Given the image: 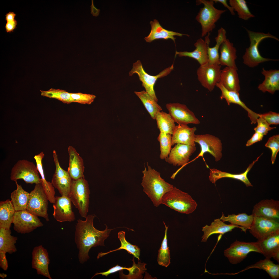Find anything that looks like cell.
<instances>
[{"instance_id": "6da1fadb", "label": "cell", "mask_w": 279, "mask_h": 279, "mask_svg": "<svg viewBox=\"0 0 279 279\" xmlns=\"http://www.w3.org/2000/svg\"><path fill=\"white\" fill-rule=\"evenodd\" d=\"M95 217L94 214L88 215L84 220L78 219L75 225V240L79 250L78 258L81 264L84 263L89 259V252L92 247L105 246V240L113 229H108L106 225L103 230L96 229L93 225Z\"/></svg>"}, {"instance_id": "7a4b0ae2", "label": "cell", "mask_w": 279, "mask_h": 279, "mask_svg": "<svg viewBox=\"0 0 279 279\" xmlns=\"http://www.w3.org/2000/svg\"><path fill=\"white\" fill-rule=\"evenodd\" d=\"M148 169L144 166L142 183L143 191L158 207L161 204L163 195L173 188L172 184L166 182L160 176V173L152 169L147 162Z\"/></svg>"}, {"instance_id": "3957f363", "label": "cell", "mask_w": 279, "mask_h": 279, "mask_svg": "<svg viewBox=\"0 0 279 279\" xmlns=\"http://www.w3.org/2000/svg\"><path fill=\"white\" fill-rule=\"evenodd\" d=\"M161 204L177 212L189 214L196 209L197 204L188 193L175 187L163 196Z\"/></svg>"}, {"instance_id": "277c9868", "label": "cell", "mask_w": 279, "mask_h": 279, "mask_svg": "<svg viewBox=\"0 0 279 279\" xmlns=\"http://www.w3.org/2000/svg\"><path fill=\"white\" fill-rule=\"evenodd\" d=\"M249 38L250 44L246 48L244 54L243 56V63L250 67H254L260 64L270 61H276L277 59L265 58L260 54L258 50L260 43L263 40L267 38L274 39L279 41L277 37L269 33L252 31L246 29Z\"/></svg>"}, {"instance_id": "5b68a950", "label": "cell", "mask_w": 279, "mask_h": 279, "mask_svg": "<svg viewBox=\"0 0 279 279\" xmlns=\"http://www.w3.org/2000/svg\"><path fill=\"white\" fill-rule=\"evenodd\" d=\"M196 2L197 5L202 4L204 5L200 9L195 18L201 26L202 37L215 28V23L226 10L216 9L214 6V2L213 0H198Z\"/></svg>"}, {"instance_id": "8992f818", "label": "cell", "mask_w": 279, "mask_h": 279, "mask_svg": "<svg viewBox=\"0 0 279 279\" xmlns=\"http://www.w3.org/2000/svg\"><path fill=\"white\" fill-rule=\"evenodd\" d=\"M90 194L89 184L84 177L72 180L69 197L80 215L85 218L89 211Z\"/></svg>"}, {"instance_id": "52a82bcc", "label": "cell", "mask_w": 279, "mask_h": 279, "mask_svg": "<svg viewBox=\"0 0 279 279\" xmlns=\"http://www.w3.org/2000/svg\"><path fill=\"white\" fill-rule=\"evenodd\" d=\"M254 252L264 254L261 245L259 242H245L236 240L228 248L224 250V256L232 264L239 263L250 252Z\"/></svg>"}, {"instance_id": "ba28073f", "label": "cell", "mask_w": 279, "mask_h": 279, "mask_svg": "<svg viewBox=\"0 0 279 279\" xmlns=\"http://www.w3.org/2000/svg\"><path fill=\"white\" fill-rule=\"evenodd\" d=\"M173 69V64L171 66L165 69L157 75H151L145 72L141 61L138 60L133 64L132 68L129 74L130 76L134 74H137L145 91L157 102L158 99L154 90L156 82L158 79L164 77L169 74Z\"/></svg>"}, {"instance_id": "9c48e42d", "label": "cell", "mask_w": 279, "mask_h": 279, "mask_svg": "<svg viewBox=\"0 0 279 279\" xmlns=\"http://www.w3.org/2000/svg\"><path fill=\"white\" fill-rule=\"evenodd\" d=\"M48 201L41 183L36 184L34 189L30 193L29 199L26 210L49 221L47 212Z\"/></svg>"}, {"instance_id": "30bf717a", "label": "cell", "mask_w": 279, "mask_h": 279, "mask_svg": "<svg viewBox=\"0 0 279 279\" xmlns=\"http://www.w3.org/2000/svg\"><path fill=\"white\" fill-rule=\"evenodd\" d=\"M39 173L36 166L33 162L23 159L18 160L14 165L10 178L14 181L22 179L26 183L36 184L41 183Z\"/></svg>"}, {"instance_id": "8fae6325", "label": "cell", "mask_w": 279, "mask_h": 279, "mask_svg": "<svg viewBox=\"0 0 279 279\" xmlns=\"http://www.w3.org/2000/svg\"><path fill=\"white\" fill-rule=\"evenodd\" d=\"M38 217L26 210L16 211L12 223L14 230L18 233L25 234L43 226V224Z\"/></svg>"}, {"instance_id": "7c38bea8", "label": "cell", "mask_w": 279, "mask_h": 279, "mask_svg": "<svg viewBox=\"0 0 279 279\" xmlns=\"http://www.w3.org/2000/svg\"><path fill=\"white\" fill-rule=\"evenodd\" d=\"M195 142L199 144L201 150L198 156L192 161L200 157L203 158V155L206 152L212 155L216 162L222 157V144L218 137L210 134H198L196 135Z\"/></svg>"}, {"instance_id": "4fadbf2b", "label": "cell", "mask_w": 279, "mask_h": 279, "mask_svg": "<svg viewBox=\"0 0 279 279\" xmlns=\"http://www.w3.org/2000/svg\"><path fill=\"white\" fill-rule=\"evenodd\" d=\"M250 233L260 241L275 234L279 233V221L254 216Z\"/></svg>"}, {"instance_id": "5bb4252c", "label": "cell", "mask_w": 279, "mask_h": 279, "mask_svg": "<svg viewBox=\"0 0 279 279\" xmlns=\"http://www.w3.org/2000/svg\"><path fill=\"white\" fill-rule=\"evenodd\" d=\"M53 156L56 168L51 182L61 196L69 197L72 180L68 171L61 167L58 155L55 150L53 151Z\"/></svg>"}, {"instance_id": "9a60e30c", "label": "cell", "mask_w": 279, "mask_h": 279, "mask_svg": "<svg viewBox=\"0 0 279 279\" xmlns=\"http://www.w3.org/2000/svg\"><path fill=\"white\" fill-rule=\"evenodd\" d=\"M221 66L207 64L200 65L197 71L198 81L202 86L209 91L214 89L220 81Z\"/></svg>"}, {"instance_id": "2e32d148", "label": "cell", "mask_w": 279, "mask_h": 279, "mask_svg": "<svg viewBox=\"0 0 279 279\" xmlns=\"http://www.w3.org/2000/svg\"><path fill=\"white\" fill-rule=\"evenodd\" d=\"M166 107L175 122L178 124L198 125L200 123L193 112L184 104L169 103L166 104Z\"/></svg>"}, {"instance_id": "e0dca14e", "label": "cell", "mask_w": 279, "mask_h": 279, "mask_svg": "<svg viewBox=\"0 0 279 279\" xmlns=\"http://www.w3.org/2000/svg\"><path fill=\"white\" fill-rule=\"evenodd\" d=\"M71 202L69 197L65 196H56L55 202L53 204L54 218L58 222L74 221L75 217L73 211Z\"/></svg>"}, {"instance_id": "ac0fdd59", "label": "cell", "mask_w": 279, "mask_h": 279, "mask_svg": "<svg viewBox=\"0 0 279 279\" xmlns=\"http://www.w3.org/2000/svg\"><path fill=\"white\" fill-rule=\"evenodd\" d=\"M195 146L178 143L172 148L166 162L173 166H183L189 160L190 156L196 150Z\"/></svg>"}, {"instance_id": "d6986e66", "label": "cell", "mask_w": 279, "mask_h": 279, "mask_svg": "<svg viewBox=\"0 0 279 279\" xmlns=\"http://www.w3.org/2000/svg\"><path fill=\"white\" fill-rule=\"evenodd\" d=\"M32 268L36 270L38 275L52 279L49 272L50 259L47 249L41 245L35 246L32 251Z\"/></svg>"}, {"instance_id": "ffe728a7", "label": "cell", "mask_w": 279, "mask_h": 279, "mask_svg": "<svg viewBox=\"0 0 279 279\" xmlns=\"http://www.w3.org/2000/svg\"><path fill=\"white\" fill-rule=\"evenodd\" d=\"M254 216L279 221V201L264 199L256 204L252 211Z\"/></svg>"}, {"instance_id": "44dd1931", "label": "cell", "mask_w": 279, "mask_h": 279, "mask_svg": "<svg viewBox=\"0 0 279 279\" xmlns=\"http://www.w3.org/2000/svg\"><path fill=\"white\" fill-rule=\"evenodd\" d=\"M210 33L207 34L205 40L202 38L197 40L194 44L196 49L192 51L178 52L176 51L175 57L178 55L180 57H187L192 58L196 60L200 65L207 64L208 63L207 49L210 41Z\"/></svg>"}, {"instance_id": "7402d4cb", "label": "cell", "mask_w": 279, "mask_h": 279, "mask_svg": "<svg viewBox=\"0 0 279 279\" xmlns=\"http://www.w3.org/2000/svg\"><path fill=\"white\" fill-rule=\"evenodd\" d=\"M216 86L221 90V95L220 99H224L229 105L231 103L238 104L241 106L248 113V116L250 118L251 124L257 123V119L259 117L258 114L257 113L248 108L241 100L239 92L229 90L225 88L220 83H216Z\"/></svg>"}, {"instance_id": "603a6c76", "label": "cell", "mask_w": 279, "mask_h": 279, "mask_svg": "<svg viewBox=\"0 0 279 279\" xmlns=\"http://www.w3.org/2000/svg\"><path fill=\"white\" fill-rule=\"evenodd\" d=\"M196 130V127L190 128L187 125L176 126L172 136V146L178 143L195 146Z\"/></svg>"}, {"instance_id": "cb8c5ba5", "label": "cell", "mask_w": 279, "mask_h": 279, "mask_svg": "<svg viewBox=\"0 0 279 279\" xmlns=\"http://www.w3.org/2000/svg\"><path fill=\"white\" fill-rule=\"evenodd\" d=\"M69 156L67 171L73 180L84 177L83 160L75 148L69 146L68 148Z\"/></svg>"}, {"instance_id": "d4e9b609", "label": "cell", "mask_w": 279, "mask_h": 279, "mask_svg": "<svg viewBox=\"0 0 279 279\" xmlns=\"http://www.w3.org/2000/svg\"><path fill=\"white\" fill-rule=\"evenodd\" d=\"M236 228L241 229L243 231L246 232V230L242 227L231 224H227L220 219H215L210 226L207 225L203 227L202 230L204 232V234L202 237L201 241L206 242L208 238L213 234H219L223 235L226 233L231 231L233 229Z\"/></svg>"}, {"instance_id": "484cf974", "label": "cell", "mask_w": 279, "mask_h": 279, "mask_svg": "<svg viewBox=\"0 0 279 279\" xmlns=\"http://www.w3.org/2000/svg\"><path fill=\"white\" fill-rule=\"evenodd\" d=\"M260 156L257 159L254 161L248 167L246 170L243 173L240 174H233L224 172L217 169H210L209 179L213 183L215 184L216 181L219 179L223 178H229L239 180L246 185V187H252L247 177L249 172L252 167L254 164L257 162Z\"/></svg>"}, {"instance_id": "4316f807", "label": "cell", "mask_w": 279, "mask_h": 279, "mask_svg": "<svg viewBox=\"0 0 279 279\" xmlns=\"http://www.w3.org/2000/svg\"><path fill=\"white\" fill-rule=\"evenodd\" d=\"M150 24L151 27V30L149 35L144 38L146 42L150 43L156 40L160 39L168 40L172 39L175 43L176 38L174 36L182 37L183 35L188 36V34H185L173 31L166 30L162 27L159 22L156 19L150 21Z\"/></svg>"}, {"instance_id": "83f0119b", "label": "cell", "mask_w": 279, "mask_h": 279, "mask_svg": "<svg viewBox=\"0 0 279 279\" xmlns=\"http://www.w3.org/2000/svg\"><path fill=\"white\" fill-rule=\"evenodd\" d=\"M219 50L220 65L237 69L235 63L236 50L233 43L227 39L221 44Z\"/></svg>"}, {"instance_id": "f1b7e54d", "label": "cell", "mask_w": 279, "mask_h": 279, "mask_svg": "<svg viewBox=\"0 0 279 279\" xmlns=\"http://www.w3.org/2000/svg\"><path fill=\"white\" fill-rule=\"evenodd\" d=\"M261 73L265 76V79L258 86L260 90L263 92H267L273 94L279 90V70H267L263 68Z\"/></svg>"}, {"instance_id": "f546056e", "label": "cell", "mask_w": 279, "mask_h": 279, "mask_svg": "<svg viewBox=\"0 0 279 279\" xmlns=\"http://www.w3.org/2000/svg\"><path fill=\"white\" fill-rule=\"evenodd\" d=\"M237 70L226 67L221 71L219 82L227 89L239 92L241 88Z\"/></svg>"}, {"instance_id": "4dcf8cb0", "label": "cell", "mask_w": 279, "mask_h": 279, "mask_svg": "<svg viewBox=\"0 0 279 279\" xmlns=\"http://www.w3.org/2000/svg\"><path fill=\"white\" fill-rule=\"evenodd\" d=\"M260 243L263 255L266 258H273L279 262V233L272 235L258 241Z\"/></svg>"}, {"instance_id": "1f68e13d", "label": "cell", "mask_w": 279, "mask_h": 279, "mask_svg": "<svg viewBox=\"0 0 279 279\" xmlns=\"http://www.w3.org/2000/svg\"><path fill=\"white\" fill-rule=\"evenodd\" d=\"M44 156L43 152L42 151L35 155L34 158L35 160L38 171L41 177V183L47 196L49 201L51 203L53 204L56 200L55 191V188L51 182L47 181L45 177L42 164V160Z\"/></svg>"}, {"instance_id": "d6a6232c", "label": "cell", "mask_w": 279, "mask_h": 279, "mask_svg": "<svg viewBox=\"0 0 279 279\" xmlns=\"http://www.w3.org/2000/svg\"><path fill=\"white\" fill-rule=\"evenodd\" d=\"M16 212L11 200L9 199L0 202V228L10 229Z\"/></svg>"}, {"instance_id": "836d02e7", "label": "cell", "mask_w": 279, "mask_h": 279, "mask_svg": "<svg viewBox=\"0 0 279 279\" xmlns=\"http://www.w3.org/2000/svg\"><path fill=\"white\" fill-rule=\"evenodd\" d=\"M15 182L17 188L11 193V201L16 211L26 210L29 199L30 193L24 190L17 181Z\"/></svg>"}, {"instance_id": "e575fe53", "label": "cell", "mask_w": 279, "mask_h": 279, "mask_svg": "<svg viewBox=\"0 0 279 279\" xmlns=\"http://www.w3.org/2000/svg\"><path fill=\"white\" fill-rule=\"evenodd\" d=\"M252 268H257L265 270L272 279H277L279 278V265L275 264L270 259L266 258L264 259L260 260L253 264L248 266L234 274H238Z\"/></svg>"}, {"instance_id": "d590c367", "label": "cell", "mask_w": 279, "mask_h": 279, "mask_svg": "<svg viewBox=\"0 0 279 279\" xmlns=\"http://www.w3.org/2000/svg\"><path fill=\"white\" fill-rule=\"evenodd\" d=\"M11 233L10 229L0 228V251L10 254L17 251L15 244L18 238Z\"/></svg>"}, {"instance_id": "8d00e7d4", "label": "cell", "mask_w": 279, "mask_h": 279, "mask_svg": "<svg viewBox=\"0 0 279 279\" xmlns=\"http://www.w3.org/2000/svg\"><path fill=\"white\" fill-rule=\"evenodd\" d=\"M226 31L221 27L218 31V35L215 38L216 44L212 47L208 46L207 49L208 63L211 64L220 65L219 51L222 43L227 39Z\"/></svg>"}, {"instance_id": "74e56055", "label": "cell", "mask_w": 279, "mask_h": 279, "mask_svg": "<svg viewBox=\"0 0 279 279\" xmlns=\"http://www.w3.org/2000/svg\"><path fill=\"white\" fill-rule=\"evenodd\" d=\"M253 218L252 214L248 215L246 213H243L237 215H228L227 216H226L222 213L220 219L223 222H228L231 224L241 226L247 230L250 228Z\"/></svg>"}, {"instance_id": "f35d334b", "label": "cell", "mask_w": 279, "mask_h": 279, "mask_svg": "<svg viewBox=\"0 0 279 279\" xmlns=\"http://www.w3.org/2000/svg\"><path fill=\"white\" fill-rule=\"evenodd\" d=\"M155 120L160 132L172 135L176 125L169 113L161 111L159 112L156 115Z\"/></svg>"}, {"instance_id": "ab89813d", "label": "cell", "mask_w": 279, "mask_h": 279, "mask_svg": "<svg viewBox=\"0 0 279 279\" xmlns=\"http://www.w3.org/2000/svg\"><path fill=\"white\" fill-rule=\"evenodd\" d=\"M125 232L123 231H120L118 233V238L121 244V246L113 250H110L107 252L99 253L97 259L111 252L123 249L126 250L128 253L133 255L134 257L138 259V260H140L139 258L140 253V249L137 246L132 245L128 242L125 238Z\"/></svg>"}, {"instance_id": "60d3db41", "label": "cell", "mask_w": 279, "mask_h": 279, "mask_svg": "<svg viewBox=\"0 0 279 279\" xmlns=\"http://www.w3.org/2000/svg\"><path fill=\"white\" fill-rule=\"evenodd\" d=\"M134 93L140 99L151 118L155 120L157 113L162 110L161 107L145 91H135Z\"/></svg>"}, {"instance_id": "b9f144b4", "label": "cell", "mask_w": 279, "mask_h": 279, "mask_svg": "<svg viewBox=\"0 0 279 279\" xmlns=\"http://www.w3.org/2000/svg\"><path fill=\"white\" fill-rule=\"evenodd\" d=\"M165 227V234L161 246L158 250L157 261L161 266L167 267L171 263L170 250L168 246L167 234L168 227L166 226L164 222Z\"/></svg>"}, {"instance_id": "7bdbcfd3", "label": "cell", "mask_w": 279, "mask_h": 279, "mask_svg": "<svg viewBox=\"0 0 279 279\" xmlns=\"http://www.w3.org/2000/svg\"><path fill=\"white\" fill-rule=\"evenodd\" d=\"M229 2L234 11L237 12L239 18L246 20L255 16L250 11L245 0H230Z\"/></svg>"}, {"instance_id": "ee69618b", "label": "cell", "mask_w": 279, "mask_h": 279, "mask_svg": "<svg viewBox=\"0 0 279 279\" xmlns=\"http://www.w3.org/2000/svg\"><path fill=\"white\" fill-rule=\"evenodd\" d=\"M40 91L41 95L43 96L55 98L65 104L72 103L70 93L65 90L51 88L47 91L40 90Z\"/></svg>"}, {"instance_id": "f6af8a7d", "label": "cell", "mask_w": 279, "mask_h": 279, "mask_svg": "<svg viewBox=\"0 0 279 279\" xmlns=\"http://www.w3.org/2000/svg\"><path fill=\"white\" fill-rule=\"evenodd\" d=\"M134 257L133 260L132 266L130 267L128 270L129 273L128 275H125L119 272L120 278L126 279H142L143 277L142 274H143L146 270L145 268L146 264L144 263H142L138 260V263L136 264L134 261Z\"/></svg>"}, {"instance_id": "bcb514c9", "label": "cell", "mask_w": 279, "mask_h": 279, "mask_svg": "<svg viewBox=\"0 0 279 279\" xmlns=\"http://www.w3.org/2000/svg\"><path fill=\"white\" fill-rule=\"evenodd\" d=\"M157 140L160 144V153L159 157L161 159H165L168 157L171 149V135L160 132Z\"/></svg>"}, {"instance_id": "7dc6e473", "label": "cell", "mask_w": 279, "mask_h": 279, "mask_svg": "<svg viewBox=\"0 0 279 279\" xmlns=\"http://www.w3.org/2000/svg\"><path fill=\"white\" fill-rule=\"evenodd\" d=\"M70 94L72 102L82 104H90L96 97L94 95L81 92L70 93Z\"/></svg>"}, {"instance_id": "c3c4849f", "label": "cell", "mask_w": 279, "mask_h": 279, "mask_svg": "<svg viewBox=\"0 0 279 279\" xmlns=\"http://www.w3.org/2000/svg\"><path fill=\"white\" fill-rule=\"evenodd\" d=\"M265 146L270 149L271 151V160L272 164H273L279 151V135H274L269 138Z\"/></svg>"}, {"instance_id": "681fc988", "label": "cell", "mask_w": 279, "mask_h": 279, "mask_svg": "<svg viewBox=\"0 0 279 279\" xmlns=\"http://www.w3.org/2000/svg\"><path fill=\"white\" fill-rule=\"evenodd\" d=\"M257 126L254 129L255 132L261 133L264 136L266 135L268 131L276 128L275 127H270L265 120L260 117L257 119Z\"/></svg>"}, {"instance_id": "f907efd6", "label": "cell", "mask_w": 279, "mask_h": 279, "mask_svg": "<svg viewBox=\"0 0 279 279\" xmlns=\"http://www.w3.org/2000/svg\"><path fill=\"white\" fill-rule=\"evenodd\" d=\"M258 115L259 117L265 120L270 125L279 124V113L270 111L265 113L258 114Z\"/></svg>"}, {"instance_id": "816d5d0a", "label": "cell", "mask_w": 279, "mask_h": 279, "mask_svg": "<svg viewBox=\"0 0 279 279\" xmlns=\"http://www.w3.org/2000/svg\"><path fill=\"white\" fill-rule=\"evenodd\" d=\"M129 269V267H123L121 266L117 265L116 266L111 268L106 272L100 273L97 272L91 277V279L92 278L95 276L97 275H101L102 276H105L106 277H107L109 275L111 274L123 270H128Z\"/></svg>"}, {"instance_id": "f5cc1de1", "label": "cell", "mask_w": 279, "mask_h": 279, "mask_svg": "<svg viewBox=\"0 0 279 279\" xmlns=\"http://www.w3.org/2000/svg\"><path fill=\"white\" fill-rule=\"evenodd\" d=\"M264 135L260 133L255 132L252 137L247 142L246 146H251L254 144L261 141Z\"/></svg>"}, {"instance_id": "db71d44e", "label": "cell", "mask_w": 279, "mask_h": 279, "mask_svg": "<svg viewBox=\"0 0 279 279\" xmlns=\"http://www.w3.org/2000/svg\"><path fill=\"white\" fill-rule=\"evenodd\" d=\"M6 253L0 251V266L4 270H7L8 264L6 257Z\"/></svg>"}, {"instance_id": "11a10c76", "label": "cell", "mask_w": 279, "mask_h": 279, "mask_svg": "<svg viewBox=\"0 0 279 279\" xmlns=\"http://www.w3.org/2000/svg\"><path fill=\"white\" fill-rule=\"evenodd\" d=\"M17 21L16 19L13 21L6 22L5 26L6 31L9 33L13 32L17 27Z\"/></svg>"}, {"instance_id": "9f6ffc18", "label": "cell", "mask_w": 279, "mask_h": 279, "mask_svg": "<svg viewBox=\"0 0 279 279\" xmlns=\"http://www.w3.org/2000/svg\"><path fill=\"white\" fill-rule=\"evenodd\" d=\"M213 2L216 3L219 2L222 4L225 7L227 8L230 11L232 15H234L235 13L234 9L231 6L229 5L226 0H213Z\"/></svg>"}, {"instance_id": "6f0895ef", "label": "cell", "mask_w": 279, "mask_h": 279, "mask_svg": "<svg viewBox=\"0 0 279 279\" xmlns=\"http://www.w3.org/2000/svg\"><path fill=\"white\" fill-rule=\"evenodd\" d=\"M91 13L93 16L97 17L99 14L100 10L97 8L94 5L93 0H91V4L90 6Z\"/></svg>"}, {"instance_id": "680465c9", "label": "cell", "mask_w": 279, "mask_h": 279, "mask_svg": "<svg viewBox=\"0 0 279 279\" xmlns=\"http://www.w3.org/2000/svg\"><path fill=\"white\" fill-rule=\"evenodd\" d=\"M16 14L13 12H9L5 15V20L6 22L14 20Z\"/></svg>"}, {"instance_id": "91938a15", "label": "cell", "mask_w": 279, "mask_h": 279, "mask_svg": "<svg viewBox=\"0 0 279 279\" xmlns=\"http://www.w3.org/2000/svg\"><path fill=\"white\" fill-rule=\"evenodd\" d=\"M7 275L4 273H0V276L3 278H4L7 277Z\"/></svg>"}]
</instances>
